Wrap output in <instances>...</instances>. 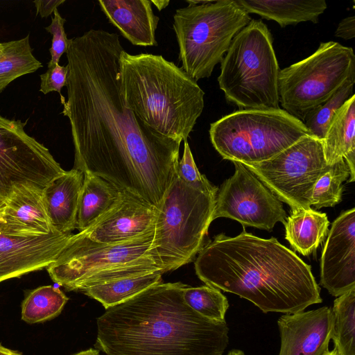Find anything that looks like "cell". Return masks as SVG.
I'll list each match as a JSON object with an SVG mask.
<instances>
[{
	"instance_id": "1",
	"label": "cell",
	"mask_w": 355,
	"mask_h": 355,
	"mask_svg": "<svg viewBox=\"0 0 355 355\" xmlns=\"http://www.w3.org/2000/svg\"><path fill=\"white\" fill-rule=\"evenodd\" d=\"M119 35L90 29L70 39L67 99L74 168L96 175L158 208L179 162L180 144L126 107L119 80Z\"/></svg>"
},
{
	"instance_id": "2",
	"label": "cell",
	"mask_w": 355,
	"mask_h": 355,
	"mask_svg": "<svg viewBox=\"0 0 355 355\" xmlns=\"http://www.w3.org/2000/svg\"><path fill=\"white\" fill-rule=\"evenodd\" d=\"M194 266L206 285L239 295L265 313H295L322 302L311 266L275 237L244 229L234 237L219 234L200 251Z\"/></svg>"
},
{
	"instance_id": "3",
	"label": "cell",
	"mask_w": 355,
	"mask_h": 355,
	"mask_svg": "<svg viewBox=\"0 0 355 355\" xmlns=\"http://www.w3.org/2000/svg\"><path fill=\"white\" fill-rule=\"evenodd\" d=\"M180 282L159 283L96 320L95 349L106 355H223L225 321L208 320L184 301Z\"/></svg>"
},
{
	"instance_id": "4",
	"label": "cell",
	"mask_w": 355,
	"mask_h": 355,
	"mask_svg": "<svg viewBox=\"0 0 355 355\" xmlns=\"http://www.w3.org/2000/svg\"><path fill=\"white\" fill-rule=\"evenodd\" d=\"M119 80L126 107L160 135L180 144L204 109L205 92L182 69L161 55L119 56Z\"/></svg>"
},
{
	"instance_id": "5",
	"label": "cell",
	"mask_w": 355,
	"mask_h": 355,
	"mask_svg": "<svg viewBox=\"0 0 355 355\" xmlns=\"http://www.w3.org/2000/svg\"><path fill=\"white\" fill-rule=\"evenodd\" d=\"M218 189L211 182L202 187L187 184L175 171L157 209L148 252L163 273L192 261L205 245Z\"/></svg>"
},
{
	"instance_id": "6",
	"label": "cell",
	"mask_w": 355,
	"mask_h": 355,
	"mask_svg": "<svg viewBox=\"0 0 355 355\" xmlns=\"http://www.w3.org/2000/svg\"><path fill=\"white\" fill-rule=\"evenodd\" d=\"M279 71L269 29L252 19L232 39L218 83L226 100L241 109L279 108Z\"/></svg>"
},
{
	"instance_id": "7",
	"label": "cell",
	"mask_w": 355,
	"mask_h": 355,
	"mask_svg": "<svg viewBox=\"0 0 355 355\" xmlns=\"http://www.w3.org/2000/svg\"><path fill=\"white\" fill-rule=\"evenodd\" d=\"M173 15L182 69L195 81L209 78L234 37L252 20L236 0L187 1Z\"/></svg>"
},
{
	"instance_id": "8",
	"label": "cell",
	"mask_w": 355,
	"mask_h": 355,
	"mask_svg": "<svg viewBox=\"0 0 355 355\" xmlns=\"http://www.w3.org/2000/svg\"><path fill=\"white\" fill-rule=\"evenodd\" d=\"M211 142L224 159L255 164L311 135L303 122L281 108L241 109L210 124Z\"/></svg>"
},
{
	"instance_id": "9",
	"label": "cell",
	"mask_w": 355,
	"mask_h": 355,
	"mask_svg": "<svg viewBox=\"0 0 355 355\" xmlns=\"http://www.w3.org/2000/svg\"><path fill=\"white\" fill-rule=\"evenodd\" d=\"M349 80H355L352 48L333 41L322 42L309 57L280 69L279 103L283 110L302 121L310 110Z\"/></svg>"
},
{
	"instance_id": "10",
	"label": "cell",
	"mask_w": 355,
	"mask_h": 355,
	"mask_svg": "<svg viewBox=\"0 0 355 355\" xmlns=\"http://www.w3.org/2000/svg\"><path fill=\"white\" fill-rule=\"evenodd\" d=\"M291 210L311 207V196L318 178L330 165L322 141L307 135L266 161L243 164Z\"/></svg>"
},
{
	"instance_id": "11",
	"label": "cell",
	"mask_w": 355,
	"mask_h": 355,
	"mask_svg": "<svg viewBox=\"0 0 355 355\" xmlns=\"http://www.w3.org/2000/svg\"><path fill=\"white\" fill-rule=\"evenodd\" d=\"M154 230L116 243L96 242L78 232L72 235L46 270L55 283L67 291H76L83 281L101 271L150 259L148 252Z\"/></svg>"
},
{
	"instance_id": "12",
	"label": "cell",
	"mask_w": 355,
	"mask_h": 355,
	"mask_svg": "<svg viewBox=\"0 0 355 355\" xmlns=\"http://www.w3.org/2000/svg\"><path fill=\"white\" fill-rule=\"evenodd\" d=\"M26 124L0 115V200L20 185L43 190L65 172L49 150L25 132Z\"/></svg>"
},
{
	"instance_id": "13",
	"label": "cell",
	"mask_w": 355,
	"mask_h": 355,
	"mask_svg": "<svg viewBox=\"0 0 355 355\" xmlns=\"http://www.w3.org/2000/svg\"><path fill=\"white\" fill-rule=\"evenodd\" d=\"M233 164L234 175L218 189L212 220L227 218L268 232L278 222L284 224L287 216L282 202L243 164Z\"/></svg>"
},
{
	"instance_id": "14",
	"label": "cell",
	"mask_w": 355,
	"mask_h": 355,
	"mask_svg": "<svg viewBox=\"0 0 355 355\" xmlns=\"http://www.w3.org/2000/svg\"><path fill=\"white\" fill-rule=\"evenodd\" d=\"M320 284L336 297L355 287V208L331 224L320 259Z\"/></svg>"
},
{
	"instance_id": "15",
	"label": "cell",
	"mask_w": 355,
	"mask_h": 355,
	"mask_svg": "<svg viewBox=\"0 0 355 355\" xmlns=\"http://www.w3.org/2000/svg\"><path fill=\"white\" fill-rule=\"evenodd\" d=\"M72 235L55 232L41 236H19L0 232V282L46 268Z\"/></svg>"
},
{
	"instance_id": "16",
	"label": "cell",
	"mask_w": 355,
	"mask_h": 355,
	"mask_svg": "<svg viewBox=\"0 0 355 355\" xmlns=\"http://www.w3.org/2000/svg\"><path fill=\"white\" fill-rule=\"evenodd\" d=\"M156 216L157 208L132 193L122 191L114 207L80 233L101 243L123 242L154 230Z\"/></svg>"
},
{
	"instance_id": "17",
	"label": "cell",
	"mask_w": 355,
	"mask_h": 355,
	"mask_svg": "<svg viewBox=\"0 0 355 355\" xmlns=\"http://www.w3.org/2000/svg\"><path fill=\"white\" fill-rule=\"evenodd\" d=\"M281 345L278 355H323L332 336L331 309L286 313L277 320Z\"/></svg>"
},
{
	"instance_id": "18",
	"label": "cell",
	"mask_w": 355,
	"mask_h": 355,
	"mask_svg": "<svg viewBox=\"0 0 355 355\" xmlns=\"http://www.w3.org/2000/svg\"><path fill=\"white\" fill-rule=\"evenodd\" d=\"M42 191L30 185L15 187L4 200L0 232L12 236H41L57 232L49 219Z\"/></svg>"
},
{
	"instance_id": "19",
	"label": "cell",
	"mask_w": 355,
	"mask_h": 355,
	"mask_svg": "<svg viewBox=\"0 0 355 355\" xmlns=\"http://www.w3.org/2000/svg\"><path fill=\"white\" fill-rule=\"evenodd\" d=\"M101 10L132 44L157 46L155 31L159 18L153 12L148 0L98 1Z\"/></svg>"
},
{
	"instance_id": "20",
	"label": "cell",
	"mask_w": 355,
	"mask_h": 355,
	"mask_svg": "<svg viewBox=\"0 0 355 355\" xmlns=\"http://www.w3.org/2000/svg\"><path fill=\"white\" fill-rule=\"evenodd\" d=\"M84 173L73 168L53 179L42 191L46 211L53 229L67 234L76 228Z\"/></svg>"
},
{
	"instance_id": "21",
	"label": "cell",
	"mask_w": 355,
	"mask_h": 355,
	"mask_svg": "<svg viewBox=\"0 0 355 355\" xmlns=\"http://www.w3.org/2000/svg\"><path fill=\"white\" fill-rule=\"evenodd\" d=\"M325 160L331 165L344 159L349 168L347 180H355V95L337 110L322 140Z\"/></svg>"
},
{
	"instance_id": "22",
	"label": "cell",
	"mask_w": 355,
	"mask_h": 355,
	"mask_svg": "<svg viewBox=\"0 0 355 355\" xmlns=\"http://www.w3.org/2000/svg\"><path fill=\"white\" fill-rule=\"evenodd\" d=\"M248 14L273 20L282 28L300 22L318 23L319 16L327 9L324 0H236Z\"/></svg>"
},
{
	"instance_id": "23",
	"label": "cell",
	"mask_w": 355,
	"mask_h": 355,
	"mask_svg": "<svg viewBox=\"0 0 355 355\" xmlns=\"http://www.w3.org/2000/svg\"><path fill=\"white\" fill-rule=\"evenodd\" d=\"M121 192L102 178L85 173L77 211L76 228L78 232L90 228L113 208Z\"/></svg>"
},
{
	"instance_id": "24",
	"label": "cell",
	"mask_w": 355,
	"mask_h": 355,
	"mask_svg": "<svg viewBox=\"0 0 355 355\" xmlns=\"http://www.w3.org/2000/svg\"><path fill=\"white\" fill-rule=\"evenodd\" d=\"M284 225L285 239L293 249L308 256L324 241L330 223L325 213L310 207L291 210Z\"/></svg>"
},
{
	"instance_id": "25",
	"label": "cell",
	"mask_w": 355,
	"mask_h": 355,
	"mask_svg": "<svg viewBox=\"0 0 355 355\" xmlns=\"http://www.w3.org/2000/svg\"><path fill=\"white\" fill-rule=\"evenodd\" d=\"M161 271L123 277L92 286L80 292L98 301L105 309L127 302L150 286L162 282Z\"/></svg>"
},
{
	"instance_id": "26",
	"label": "cell",
	"mask_w": 355,
	"mask_h": 355,
	"mask_svg": "<svg viewBox=\"0 0 355 355\" xmlns=\"http://www.w3.org/2000/svg\"><path fill=\"white\" fill-rule=\"evenodd\" d=\"M33 54L29 35L23 39L3 43L0 52V93L15 79L42 67Z\"/></svg>"
},
{
	"instance_id": "27",
	"label": "cell",
	"mask_w": 355,
	"mask_h": 355,
	"mask_svg": "<svg viewBox=\"0 0 355 355\" xmlns=\"http://www.w3.org/2000/svg\"><path fill=\"white\" fill-rule=\"evenodd\" d=\"M331 312L334 349L338 355H355V287L335 299Z\"/></svg>"
},
{
	"instance_id": "28",
	"label": "cell",
	"mask_w": 355,
	"mask_h": 355,
	"mask_svg": "<svg viewBox=\"0 0 355 355\" xmlns=\"http://www.w3.org/2000/svg\"><path fill=\"white\" fill-rule=\"evenodd\" d=\"M68 297L54 286H40L28 293L21 304V319L28 323H40L58 316Z\"/></svg>"
},
{
	"instance_id": "29",
	"label": "cell",
	"mask_w": 355,
	"mask_h": 355,
	"mask_svg": "<svg viewBox=\"0 0 355 355\" xmlns=\"http://www.w3.org/2000/svg\"><path fill=\"white\" fill-rule=\"evenodd\" d=\"M349 175V168L343 158L330 165L313 187L311 206L319 209L322 207H334L338 204L342 200L343 182Z\"/></svg>"
},
{
	"instance_id": "30",
	"label": "cell",
	"mask_w": 355,
	"mask_h": 355,
	"mask_svg": "<svg viewBox=\"0 0 355 355\" xmlns=\"http://www.w3.org/2000/svg\"><path fill=\"white\" fill-rule=\"evenodd\" d=\"M182 297L184 302L201 316L215 322L225 321L229 302L219 289L209 285H187L183 289Z\"/></svg>"
},
{
	"instance_id": "31",
	"label": "cell",
	"mask_w": 355,
	"mask_h": 355,
	"mask_svg": "<svg viewBox=\"0 0 355 355\" xmlns=\"http://www.w3.org/2000/svg\"><path fill=\"white\" fill-rule=\"evenodd\" d=\"M355 80L347 81L332 96L310 110L302 122L309 134L323 140L328 126L337 110L353 94Z\"/></svg>"
},
{
	"instance_id": "32",
	"label": "cell",
	"mask_w": 355,
	"mask_h": 355,
	"mask_svg": "<svg viewBox=\"0 0 355 355\" xmlns=\"http://www.w3.org/2000/svg\"><path fill=\"white\" fill-rule=\"evenodd\" d=\"M53 14L51 24L44 28L53 35L51 46L49 49L51 58L48 63V69H52L59 64L61 56L67 51L70 40L67 38L64 28L66 19L61 17L58 9L53 11Z\"/></svg>"
},
{
	"instance_id": "33",
	"label": "cell",
	"mask_w": 355,
	"mask_h": 355,
	"mask_svg": "<svg viewBox=\"0 0 355 355\" xmlns=\"http://www.w3.org/2000/svg\"><path fill=\"white\" fill-rule=\"evenodd\" d=\"M176 172L183 182L193 186L202 187L210 183L198 171L187 140L184 141L183 155L178 162Z\"/></svg>"
},
{
	"instance_id": "34",
	"label": "cell",
	"mask_w": 355,
	"mask_h": 355,
	"mask_svg": "<svg viewBox=\"0 0 355 355\" xmlns=\"http://www.w3.org/2000/svg\"><path fill=\"white\" fill-rule=\"evenodd\" d=\"M68 75V67L59 64L40 75L41 84L40 91L44 94L51 92H58L60 96L61 103H65V98L61 94V89L66 86Z\"/></svg>"
},
{
	"instance_id": "35",
	"label": "cell",
	"mask_w": 355,
	"mask_h": 355,
	"mask_svg": "<svg viewBox=\"0 0 355 355\" xmlns=\"http://www.w3.org/2000/svg\"><path fill=\"white\" fill-rule=\"evenodd\" d=\"M335 36L345 40L354 39L355 36V17H347L339 23Z\"/></svg>"
},
{
	"instance_id": "36",
	"label": "cell",
	"mask_w": 355,
	"mask_h": 355,
	"mask_svg": "<svg viewBox=\"0 0 355 355\" xmlns=\"http://www.w3.org/2000/svg\"><path fill=\"white\" fill-rule=\"evenodd\" d=\"M64 1V0H37L34 1L33 3L36 7L37 14L40 13L42 17L46 18L51 15Z\"/></svg>"
},
{
	"instance_id": "37",
	"label": "cell",
	"mask_w": 355,
	"mask_h": 355,
	"mask_svg": "<svg viewBox=\"0 0 355 355\" xmlns=\"http://www.w3.org/2000/svg\"><path fill=\"white\" fill-rule=\"evenodd\" d=\"M151 3L154 4L156 8L161 11L162 9L165 8L168 6L170 3V1L166 0H152L150 1Z\"/></svg>"
},
{
	"instance_id": "38",
	"label": "cell",
	"mask_w": 355,
	"mask_h": 355,
	"mask_svg": "<svg viewBox=\"0 0 355 355\" xmlns=\"http://www.w3.org/2000/svg\"><path fill=\"white\" fill-rule=\"evenodd\" d=\"M0 355H23L18 351L6 348L0 344Z\"/></svg>"
},
{
	"instance_id": "39",
	"label": "cell",
	"mask_w": 355,
	"mask_h": 355,
	"mask_svg": "<svg viewBox=\"0 0 355 355\" xmlns=\"http://www.w3.org/2000/svg\"><path fill=\"white\" fill-rule=\"evenodd\" d=\"M72 355H101L100 351L97 349L89 348L86 350L79 352Z\"/></svg>"
},
{
	"instance_id": "40",
	"label": "cell",
	"mask_w": 355,
	"mask_h": 355,
	"mask_svg": "<svg viewBox=\"0 0 355 355\" xmlns=\"http://www.w3.org/2000/svg\"><path fill=\"white\" fill-rule=\"evenodd\" d=\"M227 355H245V353L240 349H232L230 350Z\"/></svg>"
},
{
	"instance_id": "41",
	"label": "cell",
	"mask_w": 355,
	"mask_h": 355,
	"mask_svg": "<svg viewBox=\"0 0 355 355\" xmlns=\"http://www.w3.org/2000/svg\"><path fill=\"white\" fill-rule=\"evenodd\" d=\"M5 206V202L3 200H0V225H1V218L3 213V210Z\"/></svg>"
},
{
	"instance_id": "42",
	"label": "cell",
	"mask_w": 355,
	"mask_h": 355,
	"mask_svg": "<svg viewBox=\"0 0 355 355\" xmlns=\"http://www.w3.org/2000/svg\"><path fill=\"white\" fill-rule=\"evenodd\" d=\"M323 355H338L335 349H333L331 351H328L326 353H324Z\"/></svg>"
},
{
	"instance_id": "43",
	"label": "cell",
	"mask_w": 355,
	"mask_h": 355,
	"mask_svg": "<svg viewBox=\"0 0 355 355\" xmlns=\"http://www.w3.org/2000/svg\"><path fill=\"white\" fill-rule=\"evenodd\" d=\"M3 49V43H0V52L2 51Z\"/></svg>"
}]
</instances>
